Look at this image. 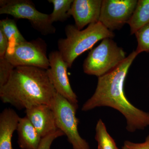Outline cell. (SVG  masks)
<instances>
[{"label": "cell", "mask_w": 149, "mask_h": 149, "mask_svg": "<svg viewBox=\"0 0 149 149\" xmlns=\"http://www.w3.org/2000/svg\"><path fill=\"white\" fill-rule=\"evenodd\" d=\"M136 0H103L99 21L110 31L121 29L135 10Z\"/></svg>", "instance_id": "cell-8"}, {"label": "cell", "mask_w": 149, "mask_h": 149, "mask_svg": "<svg viewBox=\"0 0 149 149\" xmlns=\"http://www.w3.org/2000/svg\"><path fill=\"white\" fill-rule=\"evenodd\" d=\"M56 93L47 70L18 66L15 68L7 83L0 88V98L4 103L26 110L40 104L51 107Z\"/></svg>", "instance_id": "cell-2"}, {"label": "cell", "mask_w": 149, "mask_h": 149, "mask_svg": "<svg viewBox=\"0 0 149 149\" xmlns=\"http://www.w3.org/2000/svg\"><path fill=\"white\" fill-rule=\"evenodd\" d=\"M48 2L52 3L54 6V10L50 14L52 23L64 22L70 17L69 12L73 0H49Z\"/></svg>", "instance_id": "cell-17"}, {"label": "cell", "mask_w": 149, "mask_h": 149, "mask_svg": "<svg viewBox=\"0 0 149 149\" xmlns=\"http://www.w3.org/2000/svg\"><path fill=\"white\" fill-rule=\"evenodd\" d=\"M126 57L122 48L111 38H106L89 52L83 63V70L86 74L100 77L117 67Z\"/></svg>", "instance_id": "cell-4"}, {"label": "cell", "mask_w": 149, "mask_h": 149, "mask_svg": "<svg viewBox=\"0 0 149 149\" xmlns=\"http://www.w3.org/2000/svg\"><path fill=\"white\" fill-rule=\"evenodd\" d=\"M95 131V139L97 143V149H118L101 119L97 122Z\"/></svg>", "instance_id": "cell-16"}, {"label": "cell", "mask_w": 149, "mask_h": 149, "mask_svg": "<svg viewBox=\"0 0 149 149\" xmlns=\"http://www.w3.org/2000/svg\"><path fill=\"white\" fill-rule=\"evenodd\" d=\"M101 0H74L69 12L74 18L75 27L82 30L85 26L98 22Z\"/></svg>", "instance_id": "cell-10"}, {"label": "cell", "mask_w": 149, "mask_h": 149, "mask_svg": "<svg viewBox=\"0 0 149 149\" xmlns=\"http://www.w3.org/2000/svg\"><path fill=\"white\" fill-rule=\"evenodd\" d=\"M66 38L58 41V51L68 65L72 67L77 57L93 47L100 40L112 38L114 34L100 22L79 30L75 25L68 24L65 29Z\"/></svg>", "instance_id": "cell-3"}, {"label": "cell", "mask_w": 149, "mask_h": 149, "mask_svg": "<svg viewBox=\"0 0 149 149\" xmlns=\"http://www.w3.org/2000/svg\"><path fill=\"white\" fill-rule=\"evenodd\" d=\"M139 54L133 51L119 65L98 77L95 93L82 107L87 111L102 107L112 108L120 112L126 121L127 131L133 133L149 126V112L134 106L125 95L124 84L129 68Z\"/></svg>", "instance_id": "cell-1"}, {"label": "cell", "mask_w": 149, "mask_h": 149, "mask_svg": "<svg viewBox=\"0 0 149 149\" xmlns=\"http://www.w3.org/2000/svg\"><path fill=\"white\" fill-rule=\"evenodd\" d=\"M26 116L42 139L58 130L52 109L47 104H40L25 110Z\"/></svg>", "instance_id": "cell-11"}, {"label": "cell", "mask_w": 149, "mask_h": 149, "mask_svg": "<svg viewBox=\"0 0 149 149\" xmlns=\"http://www.w3.org/2000/svg\"><path fill=\"white\" fill-rule=\"evenodd\" d=\"M8 46L9 42L7 38L0 29V58L5 57Z\"/></svg>", "instance_id": "cell-22"}, {"label": "cell", "mask_w": 149, "mask_h": 149, "mask_svg": "<svg viewBox=\"0 0 149 149\" xmlns=\"http://www.w3.org/2000/svg\"><path fill=\"white\" fill-rule=\"evenodd\" d=\"M20 117L13 109L6 108L0 114V149H13V136Z\"/></svg>", "instance_id": "cell-12"}, {"label": "cell", "mask_w": 149, "mask_h": 149, "mask_svg": "<svg viewBox=\"0 0 149 149\" xmlns=\"http://www.w3.org/2000/svg\"><path fill=\"white\" fill-rule=\"evenodd\" d=\"M64 135V133L58 129L54 133L42 138L38 149H51L54 141L59 137Z\"/></svg>", "instance_id": "cell-20"}, {"label": "cell", "mask_w": 149, "mask_h": 149, "mask_svg": "<svg viewBox=\"0 0 149 149\" xmlns=\"http://www.w3.org/2000/svg\"><path fill=\"white\" fill-rule=\"evenodd\" d=\"M0 14L11 15L14 18L29 20L32 27L43 35L54 34L55 27L50 14L37 10L35 4L29 0H1Z\"/></svg>", "instance_id": "cell-6"}, {"label": "cell", "mask_w": 149, "mask_h": 149, "mask_svg": "<svg viewBox=\"0 0 149 149\" xmlns=\"http://www.w3.org/2000/svg\"><path fill=\"white\" fill-rule=\"evenodd\" d=\"M51 107L54 113L58 129L67 136L72 148L91 149L78 132L79 120L76 116L78 105L72 103L56 92Z\"/></svg>", "instance_id": "cell-5"}, {"label": "cell", "mask_w": 149, "mask_h": 149, "mask_svg": "<svg viewBox=\"0 0 149 149\" xmlns=\"http://www.w3.org/2000/svg\"><path fill=\"white\" fill-rule=\"evenodd\" d=\"M50 66L47 72L56 92L68 100L78 105L77 96L70 83L67 74L68 65L58 51L51 52L49 54Z\"/></svg>", "instance_id": "cell-9"}, {"label": "cell", "mask_w": 149, "mask_h": 149, "mask_svg": "<svg viewBox=\"0 0 149 149\" xmlns=\"http://www.w3.org/2000/svg\"><path fill=\"white\" fill-rule=\"evenodd\" d=\"M15 68L5 57L0 58V88L7 83Z\"/></svg>", "instance_id": "cell-19"}, {"label": "cell", "mask_w": 149, "mask_h": 149, "mask_svg": "<svg viewBox=\"0 0 149 149\" xmlns=\"http://www.w3.org/2000/svg\"><path fill=\"white\" fill-rule=\"evenodd\" d=\"M135 34L138 42L136 52L139 54L143 52L149 53V22Z\"/></svg>", "instance_id": "cell-18"}, {"label": "cell", "mask_w": 149, "mask_h": 149, "mask_svg": "<svg viewBox=\"0 0 149 149\" xmlns=\"http://www.w3.org/2000/svg\"><path fill=\"white\" fill-rule=\"evenodd\" d=\"M0 29L4 33L9 42L8 46H13L26 41L17 28L14 19L8 18L0 21Z\"/></svg>", "instance_id": "cell-15"}, {"label": "cell", "mask_w": 149, "mask_h": 149, "mask_svg": "<svg viewBox=\"0 0 149 149\" xmlns=\"http://www.w3.org/2000/svg\"><path fill=\"white\" fill-rule=\"evenodd\" d=\"M5 57L14 67L32 66L45 70L49 68L47 45L40 38L8 46Z\"/></svg>", "instance_id": "cell-7"}, {"label": "cell", "mask_w": 149, "mask_h": 149, "mask_svg": "<svg viewBox=\"0 0 149 149\" xmlns=\"http://www.w3.org/2000/svg\"><path fill=\"white\" fill-rule=\"evenodd\" d=\"M149 22V0H139L135 10L127 23L130 27V34H135Z\"/></svg>", "instance_id": "cell-14"}, {"label": "cell", "mask_w": 149, "mask_h": 149, "mask_svg": "<svg viewBox=\"0 0 149 149\" xmlns=\"http://www.w3.org/2000/svg\"><path fill=\"white\" fill-rule=\"evenodd\" d=\"M122 149H149V135L143 143H135L129 141H125Z\"/></svg>", "instance_id": "cell-21"}, {"label": "cell", "mask_w": 149, "mask_h": 149, "mask_svg": "<svg viewBox=\"0 0 149 149\" xmlns=\"http://www.w3.org/2000/svg\"><path fill=\"white\" fill-rule=\"evenodd\" d=\"M19 146L22 149H38L42 137L27 116L20 117L17 128Z\"/></svg>", "instance_id": "cell-13"}]
</instances>
